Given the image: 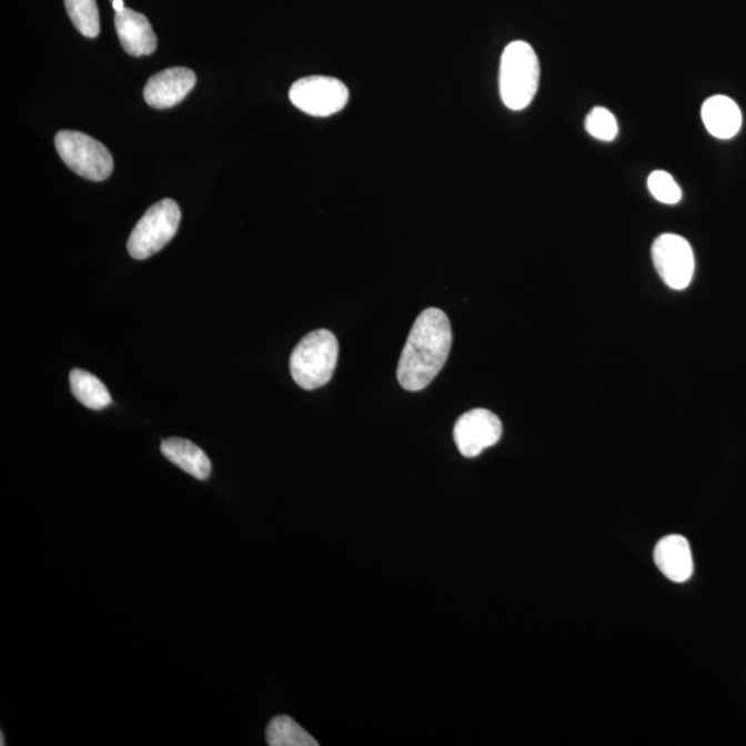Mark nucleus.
I'll use <instances>...</instances> for the list:
<instances>
[{"label": "nucleus", "instance_id": "obj_5", "mask_svg": "<svg viewBox=\"0 0 746 746\" xmlns=\"http://www.w3.org/2000/svg\"><path fill=\"white\" fill-rule=\"evenodd\" d=\"M182 212L173 200H162L152 205L130 234V256L144 260L165 248L177 235Z\"/></svg>", "mask_w": 746, "mask_h": 746}, {"label": "nucleus", "instance_id": "obj_1", "mask_svg": "<svg viewBox=\"0 0 746 746\" xmlns=\"http://www.w3.org/2000/svg\"><path fill=\"white\" fill-rule=\"evenodd\" d=\"M452 330L444 311L427 309L417 316L401 354L397 379L409 392L431 384L450 357Z\"/></svg>", "mask_w": 746, "mask_h": 746}, {"label": "nucleus", "instance_id": "obj_19", "mask_svg": "<svg viewBox=\"0 0 746 746\" xmlns=\"http://www.w3.org/2000/svg\"><path fill=\"white\" fill-rule=\"evenodd\" d=\"M111 2L112 8H114L115 11H121L124 9L123 0H111Z\"/></svg>", "mask_w": 746, "mask_h": 746}, {"label": "nucleus", "instance_id": "obj_8", "mask_svg": "<svg viewBox=\"0 0 746 746\" xmlns=\"http://www.w3.org/2000/svg\"><path fill=\"white\" fill-rule=\"evenodd\" d=\"M502 422L488 410H473L457 420L454 440L457 450L466 457H474L490 448L502 437Z\"/></svg>", "mask_w": 746, "mask_h": 746}, {"label": "nucleus", "instance_id": "obj_17", "mask_svg": "<svg viewBox=\"0 0 746 746\" xmlns=\"http://www.w3.org/2000/svg\"><path fill=\"white\" fill-rule=\"evenodd\" d=\"M585 128L593 138L602 141H613L618 134V122L607 109L596 107L587 115Z\"/></svg>", "mask_w": 746, "mask_h": 746}, {"label": "nucleus", "instance_id": "obj_20", "mask_svg": "<svg viewBox=\"0 0 746 746\" xmlns=\"http://www.w3.org/2000/svg\"><path fill=\"white\" fill-rule=\"evenodd\" d=\"M0 745H2V746L4 745L3 733H2V743H0Z\"/></svg>", "mask_w": 746, "mask_h": 746}, {"label": "nucleus", "instance_id": "obj_4", "mask_svg": "<svg viewBox=\"0 0 746 746\" xmlns=\"http://www.w3.org/2000/svg\"><path fill=\"white\" fill-rule=\"evenodd\" d=\"M54 144L65 165L83 179L103 182L114 171V160L109 149L88 134L61 130L56 134Z\"/></svg>", "mask_w": 746, "mask_h": 746}, {"label": "nucleus", "instance_id": "obj_15", "mask_svg": "<svg viewBox=\"0 0 746 746\" xmlns=\"http://www.w3.org/2000/svg\"><path fill=\"white\" fill-rule=\"evenodd\" d=\"M270 746H319L315 738L288 716H276L265 733Z\"/></svg>", "mask_w": 746, "mask_h": 746}, {"label": "nucleus", "instance_id": "obj_11", "mask_svg": "<svg viewBox=\"0 0 746 746\" xmlns=\"http://www.w3.org/2000/svg\"><path fill=\"white\" fill-rule=\"evenodd\" d=\"M654 562L661 573L676 584L688 581L694 573L692 547L682 535H668L661 540L654 551Z\"/></svg>", "mask_w": 746, "mask_h": 746}, {"label": "nucleus", "instance_id": "obj_6", "mask_svg": "<svg viewBox=\"0 0 746 746\" xmlns=\"http://www.w3.org/2000/svg\"><path fill=\"white\" fill-rule=\"evenodd\" d=\"M350 99L346 84L331 77H308L292 84L290 100L311 117H331L341 112Z\"/></svg>", "mask_w": 746, "mask_h": 746}, {"label": "nucleus", "instance_id": "obj_10", "mask_svg": "<svg viewBox=\"0 0 746 746\" xmlns=\"http://www.w3.org/2000/svg\"><path fill=\"white\" fill-rule=\"evenodd\" d=\"M115 28L124 52L133 58L150 56L157 49V36L144 14L124 8L115 11Z\"/></svg>", "mask_w": 746, "mask_h": 746}, {"label": "nucleus", "instance_id": "obj_16", "mask_svg": "<svg viewBox=\"0 0 746 746\" xmlns=\"http://www.w3.org/2000/svg\"><path fill=\"white\" fill-rule=\"evenodd\" d=\"M68 16L83 37L93 39L100 33V13L95 0H64Z\"/></svg>", "mask_w": 746, "mask_h": 746}, {"label": "nucleus", "instance_id": "obj_13", "mask_svg": "<svg viewBox=\"0 0 746 746\" xmlns=\"http://www.w3.org/2000/svg\"><path fill=\"white\" fill-rule=\"evenodd\" d=\"M163 456L190 476L206 480L211 476L212 463L200 446L185 438H168L161 444Z\"/></svg>", "mask_w": 746, "mask_h": 746}, {"label": "nucleus", "instance_id": "obj_12", "mask_svg": "<svg viewBox=\"0 0 746 746\" xmlns=\"http://www.w3.org/2000/svg\"><path fill=\"white\" fill-rule=\"evenodd\" d=\"M700 115L706 130L716 139H733L743 127L742 110L726 95L717 94L706 100Z\"/></svg>", "mask_w": 746, "mask_h": 746}, {"label": "nucleus", "instance_id": "obj_14", "mask_svg": "<svg viewBox=\"0 0 746 746\" xmlns=\"http://www.w3.org/2000/svg\"><path fill=\"white\" fill-rule=\"evenodd\" d=\"M71 392L79 403L89 410L100 411L111 404V394L105 384L93 373L73 370L70 373Z\"/></svg>", "mask_w": 746, "mask_h": 746}, {"label": "nucleus", "instance_id": "obj_2", "mask_svg": "<svg viewBox=\"0 0 746 746\" xmlns=\"http://www.w3.org/2000/svg\"><path fill=\"white\" fill-rule=\"evenodd\" d=\"M540 78L538 56L531 44L523 41L508 44L501 60L500 90L503 104L513 111L527 109L538 92Z\"/></svg>", "mask_w": 746, "mask_h": 746}, {"label": "nucleus", "instance_id": "obj_9", "mask_svg": "<svg viewBox=\"0 0 746 746\" xmlns=\"http://www.w3.org/2000/svg\"><path fill=\"white\" fill-rule=\"evenodd\" d=\"M195 73L189 68H169L150 78L144 88L145 103L152 109L167 110L178 105L195 88Z\"/></svg>", "mask_w": 746, "mask_h": 746}, {"label": "nucleus", "instance_id": "obj_3", "mask_svg": "<svg viewBox=\"0 0 746 746\" xmlns=\"http://www.w3.org/2000/svg\"><path fill=\"white\" fill-rule=\"evenodd\" d=\"M337 357V339L331 331L310 332L293 349L290 363L293 381L304 390L325 386L336 370Z\"/></svg>", "mask_w": 746, "mask_h": 746}, {"label": "nucleus", "instance_id": "obj_7", "mask_svg": "<svg viewBox=\"0 0 746 746\" xmlns=\"http://www.w3.org/2000/svg\"><path fill=\"white\" fill-rule=\"evenodd\" d=\"M653 260L661 279L672 290L682 291L692 284L695 259L692 245L676 234H664L655 240Z\"/></svg>", "mask_w": 746, "mask_h": 746}, {"label": "nucleus", "instance_id": "obj_18", "mask_svg": "<svg viewBox=\"0 0 746 746\" xmlns=\"http://www.w3.org/2000/svg\"><path fill=\"white\" fill-rule=\"evenodd\" d=\"M647 184L655 200L666 203V205H675L682 200V189L668 172H653L648 177Z\"/></svg>", "mask_w": 746, "mask_h": 746}]
</instances>
